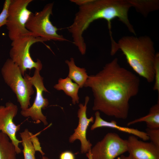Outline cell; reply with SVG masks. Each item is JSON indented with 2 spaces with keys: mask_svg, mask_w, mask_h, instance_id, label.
<instances>
[{
  "mask_svg": "<svg viewBox=\"0 0 159 159\" xmlns=\"http://www.w3.org/2000/svg\"><path fill=\"white\" fill-rule=\"evenodd\" d=\"M65 62L69 69L68 77L74 81L80 88H82L89 77L86 69L77 66L72 57L69 60H66Z\"/></svg>",
  "mask_w": 159,
  "mask_h": 159,
  "instance_id": "16",
  "label": "cell"
},
{
  "mask_svg": "<svg viewBox=\"0 0 159 159\" xmlns=\"http://www.w3.org/2000/svg\"><path fill=\"white\" fill-rule=\"evenodd\" d=\"M143 122H146L147 128L159 129V95L157 103L150 108L147 115L130 121L127 125L130 126Z\"/></svg>",
  "mask_w": 159,
  "mask_h": 159,
  "instance_id": "15",
  "label": "cell"
},
{
  "mask_svg": "<svg viewBox=\"0 0 159 159\" xmlns=\"http://www.w3.org/2000/svg\"><path fill=\"white\" fill-rule=\"evenodd\" d=\"M40 133V132L35 134H34L32 132H29L30 139L35 151L39 152L42 155L44 156L45 154L42 149L40 143L37 137V136Z\"/></svg>",
  "mask_w": 159,
  "mask_h": 159,
  "instance_id": "23",
  "label": "cell"
},
{
  "mask_svg": "<svg viewBox=\"0 0 159 159\" xmlns=\"http://www.w3.org/2000/svg\"><path fill=\"white\" fill-rule=\"evenodd\" d=\"M54 87L58 90H63L66 95L70 97L73 104L79 103L78 92L80 87L68 77L65 78H60Z\"/></svg>",
  "mask_w": 159,
  "mask_h": 159,
  "instance_id": "14",
  "label": "cell"
},
{
  "mask_svg": "<svg viewBox=\"0 0 159 159\" xmlns=\"http://www.w3.org/2000/svg\"><path fill=\"white\" fill-rule=\"evenodd\" d=\"M145 132L148 136L149 139L157 147L159 148V129L147 128Z\"/></svg>",
  "mask_w": 159,
  "mask_h": 159,
  "instance_id": "20",
  "label": "cell"
},
{
  "mask_svg": "<svg viewBox=\"0 0 159 159\" xmlns=\"http://www.w3.org/2000/svg\"><path fill=\"white\" fill-rule=\"evenodd\" d=\"M42 159H43L42 158Z\"/></svg>",
  "mask_w": 159,
  "mask_h": 159,
  "instance_id": "29",
  "label": "cell"
},
{
  "mask_svg": "<svg viewBox=\"0 0 159 159\" xmlns=\"http://www.w3.org/2000/svg\"><path fill=\"white\" fill-rule=\"evenodd\" d=\"M95 119L93 124L91 126L90 130H94L95 129L102 127H107L116 129L119 131L126 132L138 137L143 141L149 140L146 133L137 129L121 126L117 124L114 120L108 122L103 119L100 116L99 111H96L95 113Z\"/></svg>",
  "mask_w": 159,
  "mask_h": 159,
  "instance_id": "13",
  "label": "cell"
},
{
  "mask_svg": "<svg viewBox=\"0 0 159 159\" xmlns=\"http://www.w3.org/2000/svg\"><path fill=\"white\" fill-rule=\"evenodd\" d=\"M18 108L11 102H7L5 106H0V132L6 135L14 145L16 154L21 153L19 147L21 140L16 137V133L20 130L21 125H16L13 119L16 115Z\"/></svg>",
  "mask_w": 159,
  "mask_h": 159,
  "instance_id": "10",
  "label": "cell"
},
{
  "mask_svg": "<svg viewBox=\"0 0 159 159\" xmlns=\"http://www.w3.org/2000/svg\"><path fill=\"white\" fill-rule=\"evenodd\" d=\"M5 82L16 95L21 110L30 106L31 96L34 91L33 85L25 76L23 77L19 67L10 59H7L1 69Z\"/></svg>",
  "mask_w": 159,
  "mask_h": 159,
  "instance_id": "4",
  "label": "cell"
},
{
  "mask_svg": "<svg viewBox=\"0 0 159 159\" xmlns=\"http://www.w3.org/2000/svg\"><path fill=\"white\" fill-rule=\"evenodd\" d=\"M90 150H89L87 153L86 156L88 159H92Z\"/></svg>",
  "mask_w": 159,
  "mask_h": 159,
  "instance_id": "27",
  "label": "cell"
},
{
  "mask_svg": "<svg viewBox=\"0 0 159 159\" xmlns=\"http://www.w3.org/2000/svg\"><path fill=\"white\" fill-rule=\"evenodd\" d=\"M32 0H11L5 25L9 37L12 41L32 34L26 24L32 12L27 9Z\"/></svg>",
  "mask_w": 159,
  "mask_h": 159,
  "instance_id": "6",
  "label": "cell"
},
{
  "mask_svg": "<svg viewBox=\"0 0 159 159\" xmlns=\"http://www.w3.org/2000/svg\"><path fill=\"white\" fill-rule=\"evenodd\" d=\"M59 159H75L74 154L69 151H64L60 154Z\"/></svg>",
  "mask_w": 159,
  "mask_h": 159,
  "instance_id": "24",
  "label": "cell"
},
{
  "mask_svg": "<svg viewBox=\"0 0 159 159\" xmlns=\"http://www.w3.org/2000/svg\"><path fill=\"white\" fill-rule=\"evenodd\" d=\"M90 98L86 96L84 104L80 103L77 114L79 118L77 126L74 129V133L69 138V142L73 143L76 140H80L81 142V152L82 153H87L92 148V145L89 140L87 139L86 134L88 126L91 123L94 121L92 116L88 118L86 114L87 106Z\"/></svg>",
  "mask_w": 159,
  "mask_h": 159,
  "instance_id": "11",
  "label": "cell"
},
{
  "mask_svg": "<svg viewBox=\"0 0 159 159\" xmlns=\"http://www.w3.org/2000/svg\"><path fill=\"white\" fill-rule=\"evenodd\" d=\"M10 1L11 0H6L4 4L2 11L0 14V28L6 24L8 9Z\"/></svg>",
  "mask_w": 159,
  "mask_h": 159,
  "instance_id": "22",
  "label": "cell"
},
{
  "mask_svg": "<svg viewBox=\"0 0 159 159\" xmlns=\"http://www.w3.org/2000/svg\"><path fill=\"white\" fill-rule=\"evenodd\" d=\"M92 159H114L127 152V140L117 133H107L90 150Z\"/></svg>",
  "mask_w": 159,
  "mask_h": 159,
  "instance_id": "9",
  "label": "cell"
},
{
  "mask_svg": "<svg viewBox=\"0 0 159 159\" xmlns=\"http://www.w3.org/2000/svg\"><path fill=\"white\" fill-rule=\"evenodd\" d=\"M42 158L43 159H49L48 158H47V157H45V156H43Z\"/></svg>",
  "mask_w": 159,
  "mask_h": 159,
  "instance_id": "28",
  "label": "cell"
},
{
  "mask_svg": "<svg viewBox=\"0 0 159 159\" xmlns=\"http://www.w3.org/2000/svg\"><path fill=\"white\" fill-rule=\"evenodd\" d=\"M127 63L140 76L149 83L154 81V66L156 53L154 43L147 36L123 37L117 44Z\"/></svg>",
  "mask_w": 159,
  "mask_h": 159,
  "instance_id": "3",
  "label": "cell"
},
{
  "mask_svg": "<svg viewBox=\"0 0 159 159\" xmlns=\"http://www.w3.org/2000/svg\"><path fill=\"white\" fill-rule=\"evenodd\" d=\"M117 159H135L132 155L129 154L128 156L121 155L117 158Z\"/></svg>",
  "mask_w": 159,
  "mask_h": 159,
  "instance_id": "26",
  "label": "cell"
},
{
  "mask_svg": "<svg viewBox=\"0 0 159 159\" xmlns=\"http://www.w3.org/2000/svg\"><path fill=\"white\" fill-rule=\"evenodd\" d=\"M154 85L153 87L154 90L157 91L159 95V53L156 54L154 66Z\"/></svg>",
  "mask_w": 159,
  "mask_h": 159,
  "instance_id": "21",
  "label": "cell"
},
{
  "mask_svg": "<svg viewBox=\"0 0 159 159\" xmlns=\"http://www.w3.org/2000/svg\"><path fill=\"white\" fill-rule=\"evenodd\" d=\"M91 1V0H71L70 1L80 6L88 3Z\"/></svg>",
  "mask_w": 159,
  "mask_h": 159,
  "instance_id": "25",
  "label": "cell"
},
{
  "mask_svg": "<svg viewBox=\"0 0 159 159\" xmlns=\"http://www.w3.org/2000/svg\"><path fill=\"white\" fill-rule=\"evenodd\" d=\"M14 146L8 136L0 132V159H16Z\"/></svg>",
  "mask_w": 159,
  "mask_h": 159,
  "instance_id": "18",
  "label": "cell"
},
{
  "mask_svg": "<svg viewBox=\"0 0 159 159\" xmlns=\"http://www.w3.org/2000/svg\"><path fill=\"white\" fill-rule=\"evenodd\" d=\"M39 72V70L35 69L32 77L27 74L24 75L35 87L36 94L32 105L25 110H21V114L25 117H30L37 123L41 122L46 125L48 123L46 117L42 113V109L47 107L49 102L48 99L43 96V92H49L44 86L43 77L40 75Z\"/></svg>",
  "mask_w": 159,
  "mask_h": 159,
  "instance_id": "8",
  "label": "cell"
},
{
  "mask_svg": "<svg viewBox=\"0 0 159 159\" xmlns=\"http://www.w3.org/2000/svg\"><path fill=\"white\" fill-rule=\"evenodd\" d=\"M20 135L23 147L22 151L24 159H36L35 155L36 151L31 142L28 129H25L23 132H20Z\"/></svg>",
  "mask_w": 159,
  "mask_h": 159,
  "instance_id": "19",
  "label": "cell"
},
{
  "mask_svg": "<svg viewBox=\"0 0 159 159\" xmlns=\"http://www.w3.org/2000/svg\"><path fill=\"white\" fill-rule=\"evenodd\" d=\"M54 4V3L48 4L42 11L32 13L26 24V28L34 36L41 37L47 41H68L62 35L57 33L58 29L50 21Z\"/></svg>",
  "mask_w": 159,
  "mask_h": 159,
  "instance_id": "5",
  "label": "cell"
},
{
  "mask_svg": "<svg viewBox=\"0 0 159 159\" xmlns=\"http://www.w3.org/2000/svg\"><path fill=\"white\" fill-rule=\"evenodd\" d=\"M140 83L139 77L121 67L116 58L95 74L89 76L84 87L92 92L93 110L124 120L128 116L129 101L138 94Z\"/></svg>",
  "mask_w": 159,
  "mask_h": 159,
  "instance_id": "1",
  "label": "cell"
},
{
  "mask_svg": "<svg viewBox=\"0 0 159 159\" xmlns=\"http://www.w3.org/2000/svg\"><path fill=\"white\" fill-rule=\"evenodd\" d=\"M127 142V152L135 159H159V148L151 142L139 140L132 135Z\"/></svg>",
  "mask_w": 159,
  "mask_h": 159,
  "instance_id": "12",
  "label": "cell"
},
{
  "mask_svg": "<svg viewBox=\"0 0 159 159\" xmlns=\"http://www.w3.org/2000/svg\"><path fill=\"white\" fill-rule=\"evenodd\" d=\"M131 7L129 0H91L79 6L72 24L67 29L71 34L73 44L81 54H85L87 49L83 33L96 20L103 19L107 21L111 42L114 41L111 31V21L115 18H118L130 32L135 35V29L128 19V12Z\"/></svg>",
  "mask_w": 159,
  "mask_h": 159,
  "instance_id": "2",
  "label": "cell"
},
{
  "mask_svg": "<svg viewBox=\"0 0 159 159\" xmlns=\"http://www.w3.org/2000/svg\"><path fill=\"white\" fill-rule=\"evenodd\" d=\"M136 11L146 16L150 12L158 10L159 1L158 0H129Z\"/></svg>",
  "mask_w": 159,
  "mask_h": 159,
  "instance_id": "17",
  "label": "cell"
},
{
  "mask_svg": "<svg viewBox=\"0 0 159 159\" xmlns=\"http://www.w3.org/2000/svg\"><path fill=\"white\" fill-rule=\"evenodd\" d=\"M47 41L40 37L34 36L32 34L25 36L12 41L11 47L9 52L10 59L19 67L23 76L27 69L33 68L42 69V65L41 61L37 59L34 62L30 54V49L34 44Z\"/></svg>",
  "mask_w": 159,
  "mask_h": 159,
  "instance_id": "7",
  "label": "cell"
}]
</instances>
